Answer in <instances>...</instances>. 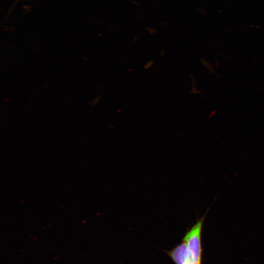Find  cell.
<instances>
[{"label":"cell","mask_w":264,"mask_h":264,"mask_svg":"<svg viewBox=\"0 0 264 264\" xmlns=\"http://www.w3.org/2000/svg\"><path fill=\"white\" fill-rule=\"evenodd\" d=\"M185 243L182 242L168 252V255L176 264H184Z\"/></svg>","instance_id":"cell-2"},{"label":"cell","mask_w":264,"mask_h":264,"mask_svg":"<svg viewBox=\"0 0 264 264\" xmlns=\"http://www.w3.org/2000/svg\"><path fill=\"white\" fill-rule=\"evenodd\" d=\"M205 215L187 232L183 241L185 243L184 264H201V230Z\"/></svg>","instance_id":"cell-1"}]
</instances>
